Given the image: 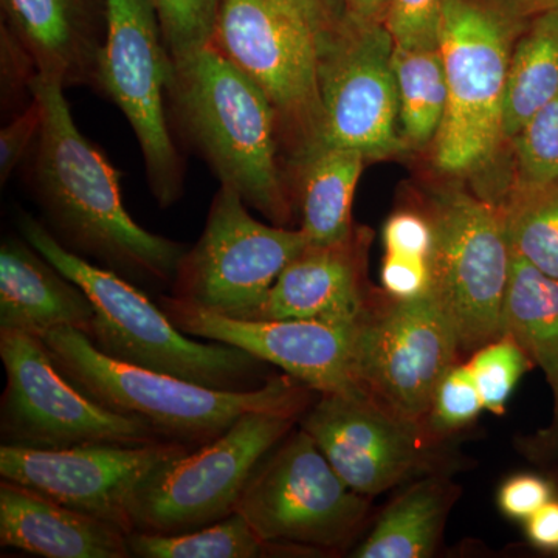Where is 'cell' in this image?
Wrapping results in <instances>:
<instances>
[{"label": "cell", "mask_w": 558, "mask_h": 558, "mask_svg": "<svg viewBox=\"0 0 558 558\" xmlns=\"http://www.w3.org/2000/svg\"><path fill=\"white\" fill-rule=\"evenodd\" d=\"M64 89L39 75L31 83L43 112L32 186L47 229L70 252L120 277L172 284L189 247L132 219L121 197L119 172L76 128Z\"/></svg>", "instance_id": "1"}, {"label": "cell", "mask_w": 558, "mask_h": 558, "mask_svg": "<svg viewBox=\"0 0 558 558\" xmlns=\"http://www.w3.org/2000/svg\"><path fill=\"white\" fill-rule=\"evenodd\" d=\"M171 121L250 208L289 227L295 201L281 163L277 112L264 92L211 46L171 60Z\"/></svg>", "instance_id": "2"}, {"label": "cell", "mask_w": 558, "mask_h": 558, "mask_svg": "<svg viewBox=\"0 0 558 558\" xmlns=\"http://www.w3.org/2000/svg\"><path fill=\"white\" fill-rule=\"evenodd\" d=\"M40 339L58 371L87 398L146 422L161 439L190 449L219 438L245 414L299 417L310 409V388L290 376L245 391H226L106 357L78 329L49 330Z\"/></svg>", "instance_id": "3"}, {"label": "cell", "mask_w": 558, "mask_h": 558, "mask_svg": "<svg viewBox=\"0 0 558 558\" xmlns=\"http://www.w3.org/2000/svg\"><path fill=\"white\" fill-rule=\"evenodd\" d=\"M16 222L22 238L89 296L95 317L86 336L106 357L226 391L260 387L253 385L264 363L259 359L218 341L191 340L142 290L70 252L46 223L25 211L17 213Z\"/></svg>", "instance_id": "4"}, {"label": "cell", "mask_w": 558, "mask_h": 558, "mask_svg": "<svg viewBox=\"0 0 558 558\" xmlns=\"http://www.w3.org/2000/svg\"><path fill=\"white\" fill-rule=\"evenodd\" d=\"M527 24L488 0H446L439 49L447 108L435 140V165L444 174L480 171L506 142L510 57Z\"/></svg>", "instance_id": "5"}, {"label": "cell", "mask_w": 558, "mask_h": 558, "mask_svg": "<svg viewBox=\"0 0 558 558\" xmlns=\"http://www.w3.org/2000/svg\"><path fill=\"white\" fill-rule=\"evenodd\" d=\"M209 46L269 98L289 163L319 145L317 40L290 0H220Z\"/></svg>", "instance_id": "6"}, {"label": "cell", "mask_w": 558, "mask_h": 558, "mask_svg": "<svg viewBox=\"0 0 558 558\" xmlns=\"http://www.w3.org/2000/svg\"><path fill=\"white\" fill-rule=\"evenodd\" d=\"M295 418L248 413L219 438L161 462L132 492L131 531L183 534L236 512L253 470L292 432Z\"/></svg>", "instance_id": "7"}, {"label": "cell", "mask_w": 558, "mask_h": 558, "mask_svg": "<svg viewBox=\"0 0 558 558\" xmlns=\"http://www.w3.org/2000/svg\"><path fill=\"white\" fill-rule=\"evenodd\" d=\"M368 510L303 428L260 459L236 506L260 538L301 550L343 549Z\"/></svg>", "instance_id": "8"}, {"label": "cell", "mask_w": 558, "mask_h": 558, "mask_svg": "<svg viewBox=\"0 0 558 558\" xmlns=\"http://www.w3.org/2000/svg\"><path fill=\"white\" fill-rule=\"evenodd\" d=\"M307 245L303 231L259 222L240 193L220 185L199 241L180 260L171 296L222 317L256 319L281 271Z\"/></svg>", "instance_id": "9"}, {"label": "cell", "mask_w": 558, "mask_h": 558, "mask_svg": "<svg viewBox=\"0 0 558 558\" xmlns=\"http://www.w3.org/2000/svg\"><path fill=\"white\" fill-rule=\"evenodd\" d=\"M428 216L435 229L433 292L457 328L461 351L475 352L501 337L512 256L505 208L450 186L435 194Z\"/></svg>", "instance_id": "10"}, {"label": "cell", "mask_w": 558, "mask_h": 558, "mask_svg": "<svg viewBox=\"0 0 558 558\" xmlns=\"http://www.w3.org/2000/svg\"><path fill=\"white\" fill-rule=\"evenodd\" d=\"M106 39L98 92L137 137L154 199L171 207L183 194L180 159L165 109L171 58L153 0H105Z\"/></svg>", "instance_id": "11"}, {"label": "cell", "mask_w": 558, "mask_h": 558, "mask_svg": "<svg viewBox=\"0 0 558 558\" xmlns=\"http://www.w3.org/2000/svg\"><path fill=\"white\" fill-rule=\"evenodd\" d=\"M369 295L355 325L359 387L399 416L424 424L461 343L435 292L413 300Z\"/></svg>", "instance_id": "12"}, {"label": "cell", "mask_w": 558, "mask_h": 558, "mask_svg": "<svg viewBox=\"0 0 558 558\" xmlns=\"http://www.w3.org/2000/svg\"><path fill=\"white\" fill-rule=\"evenodd\" d=\"M7 387L0 405L3 446L68 449L83 444L161 442L146 422L106 410L58 371L38 336L0 330Z\"/></svg>", "instance_id": "13"}, {"label": "cell", "mask_w": 558, "mask_h": 558, "mask_svg": "<svg viewBox=\"0 0 558 558\" xmlns=\"http://www.w3.org/2000/svg\"><path fill=\"white\" fill-rule=\"evenodd\" d=\"M322 100L319 145L385 159L405 149L400 135L395 40L384 22L349 17L317 40Z\"/></svg>", "instance_id": "14"}, {"label": "cell", "mask_w": 558, "mask_h": 558, "mask_svg": "<svg viewBox=\"0 0 558 558\" xmlns=\"http://www.w3.org/2000/svg\"><path fill=\"white\" fill-rule=\"evenodd\" d=\"M186 450L190 447L168 440L140 446L83 444L68 449L2 444L0 476L131 534L132 492L157 465Z\"/></svg>", "instance_id": "15"}, {"label": "cell", "mask_w": 558, "mask_h": 558, "mask_svg": "<svg viewBox=\"0 0 558 558\" xmlns=\"http://www.w3.org/2000/svg\"><path fill=\"white\" fill-rule=\"evenodd\" d=\"M301 428L329 464L363 497L384 494L429 465L432 435L366 392L319 395L301 414Z\"/></svg>", "instance_id": "16"}, {"label": "cell", "mask_w": 558, "mask_h": 558, "mask_svg": "<svg viewBox=\"0 0 558 558\" xmlns=\"http://www.w3.org/2000/svg\"><path fill=\"white\" fill-rule=\"evenodd\" d=\"M160 307L186 336L240 348L319 395L362 391L355 376L357 319L229 318L174 296H163Z\"/></svg>", "instance_id": "17"}, {"label": "cell", "mask_w": 558, "mask_h": 558, "mask_svg": "<svg viewBox=\"0 0 558 558\" xmlns=\"http://www.w3.org/2000/svg\"><path fill=\"white\" fill-rule=\"evenodd\" d=\"M7 28L31 54L39 76L98 90L106 31L87 0H2Z\"/></svg>", "instance_id": "18"}, {"label": "cell", "mask_w": 558, "mask_h": 558, "mask_svg": "<svg viewBox=\"0 0 558 558\" xmlns=\"http://www.w3.org/2000/svg\"><path fill=\"white\" fill-rule=\"evenodd\" d=\"M371 293L363 278V238L307 245L279 275L256 319L352 322Z\"/></svg>", "instance_id": "19"}, {"label": "cell", "mask_w": 558, "mask_h": 558, "mask_svg": "<svg viewBox=\"0 0 558 558\" xmlns=\"http://www.w3.org/2000/svg\"><path fill=\"white\" fill-rule=\"evenodd\" d=\"M126 532L11 481L0 483V545L46 558H130Z\"/></svg>", "instance_id": "20"}, {"label": "cell", "mask_w": 558, "mask_h": 558, "mask_svg": "<svg viewBox=\"0 0 558 558\" xmlns=\"http://www.w3.org/2000/svg\"><path fill=\"white\" fill-rule=\"evenodd\" d=\"M94 304L25 238H7L0 247V330L44 336L73 328L89 332Z\"/></svg>", "instance_id": "21"}, {"label": "cell", "mask_w": 558, "mask_h": 558, "mask_svg": "<svg viewBox=\"0 0 558 558\" xmlns=\"http://www.w3.org/2000/svg\"><path fill=\"white\" fill-rule=\"evenodd\" d=\"M366 160L359 150L318 145L290 161L300 230L310 245L339 244L354 234L352 202Z\"/></svg>", "instance_id": "22"}, {"label": "cell", "mask_w": 558, "mask_h": 558, "mask_svg": "<svg viewBox=\"0 0 558 558\" xmlns=\"http://www.w3.org/2000/svg\"><path fill=\"white\" fill-rule=\"evenodd\" d=\"M453 502L454 486L450 481L442 476L417 481L384 510L352 557H432Z\"/></svg>", "instance_id": "23"}, {"label": "cell", "mask_w": 558, "mask_h": 558, "mask_svg": "<svg viewBox=\"0 0 558 558\" xmlns=\"http://www.w3.org/2000/svg\"><path fill=\"white\" fill-rule=\"evenodd\" d=\"M523 348L558 391V278L550 277L519 253L510 256L508 289L501 311V337Z\"/></svg>", "instance_id": "24"}, {"label": "cell", "mask_w": 558, "mask_h": 558, "mask_svg": "<svg viewBox=\"0 0 558 558\" xmlns=\"http://www.w3.org/2000/svg\"><path fill=\"white\" fill-rule=\"evenodd\" d=\"M558 94V9L529 22L510 57L502 131L506 142Z\"/></svg>", "instance_id": "25"}, {"label": "cell", "mask_w": 558, "mask_h": 558, "mask_svg": "<svg viewBox=\"0 0 558 558\" xmlns=\"http://www.w3.org/2000/svg\"><path fill=\"white\" fill-rule=\"evenodd\" d=\"M400 135L405 148H427L438 137L447 108V80L440 49L405 50L395 46Z\"/></svg>", "instance_id": "26"}, {"label": "cell", "mask_w": 558, "mask_h": 558, "mask_svg": "<svg viewBox=\"0 0 558 558\" xmlns=\"http://www.w3.org/2000/svg\"><path fill=\"white\" fill-rule=\"evenodd\" d=\"M128 545L132 557L140 558H258L270 556V550L293 549L260 538L240 512L183 534L131 532Z\"/></svg>", "instance_id": "27"}, {"label": "cell", "mask_w": 558, "mask_h": 558, "mask_svg": "<svg viewBox=\"0 0 558 558\" xmlns=\"http://www.w3.org/2000/svg\"><path fill=\"white\" fill-rule=\"evenodd\" d=\"M502 208L510 248L558 278V179L538 189L510 191Z\"/></svg>", "instance_id": "28"}, {"label": "cell", "mask_w": 558, "mask_h": 558, "mask_svg": "<svg viewBox=\"0 0 558 558\" xmlns=\"http://www.w3.org/2000/svg\"><path fill=\"white\" fill-rule=\"evenodd\" d=\"M509 145L513 180L508 194L538 189L558 179V94L527 120Z\"/></svg>", "instance_id": "29"}, {"label": "cell", "mask_w": 558, "mask_h": 558, "mask_svg": "<svg viewBox=\"0 0 558 558\" xmlns=\"http://www.w3.org/2000/svg\"><path fill=\"white\" fill-rule=\"evenodd\" d=\"M468 365L483 398L484 410L501 416L517 384L534 363L517 341L502 336L476 349Z\"/></svg>", "instance_id": "30"}, {"label": "cell", "mask_w": 558, "mask_h": 558, "mask_svg": "<svg viewBox=\"0 0 558 558\" xmlns=\"http://www.w3.org/2000/svg\"><path fill=\"white\" fill-rule=\"evenodd\" d=\"M171 60L209 46L220 0H153Z\"/></svg>", "instance_id": "31"}, {"label": "cell", "mask_w": 558, "mask_h": 558, "mask_svg": "<svg viewBox=\"0 0 558 558\" xmlns=\"http://www.w3.org/2000/svg\"><path fill=\"white\" fill-rule=\"evenodd\" d=\"M484 410L483 398L469 365L451 366L440 380L424 427L435 439L465 428Z\"/></svg>", "instance_id": "32"}, {"label": "cell", "mask_w": 558, "mask_h": 558, "mask_svg": "<svg viewBox=\"0 0 558 558\" xmlns=\"http://www.w3.org/2000/svg\"><path fill=\"white\" fill-rule=\"evenodd\" d=\"M446 0H388L384 24L395 46L435 50L440 46Z\"/></svg>", "instance_id": "33"}, {"label": "cell", "mask_w": 558, "mask_h": 558, "mask_svg": "<svg viewBox=\"0 0 558 558\" xmlns=\"http://www.w3.org/2000/svg\"><path fill=\"white\" fill-rule=\"evenodd\" d=\"M381 240L387 253L432 260L435 229L428 215L399 211L385 222Z\"/></svg>", "instance_id": "34"}, {"label": "cell", "mask_w": 558, "mask_h": 558, "mask_svg": "<svg viewBox=\"0 0 558 558\" xmlns=\"http://www.w3.org/2000/svg\"><path fill=\"white\" fill-rule=\"evenodd\" d=\"M381 288L398 300H413L433 290L432 260L385 253L380 270Z\"/></svg>", "instance_id": "35"}, {"label": "cell", "mask_w": 558, "mask_h": 558, "mask_svg": "<svg viewBox=\"0 0 558 558\" xmlns=\"http://www.w3.org/2000/svg\"><path fill=\"white\" fill-rule=\"evenodd\" d=\"M554 497V487L543 476L521 473L502 483L498 508L508 519L526 521Z\"/></svg>", "instance_id": "36"}, {"label": "cell", "mask_w": 558, "mask_h": 558, "mask_svg": "<svg viewBox=\"0 0 558 558\" xmlns=\"http://www.w3.org/2000/svg\"><path fill=\"white\" fill-rule=\"evenodd\" d=\"M43 123L39 102L32 97L31 105L21 116L10 121L0 132V180L5 183L27 156L33 140L38 138Z\"/></svg>", "instance_id": "37"}, {"label": "cell", "mask_w": 558, "mask_h": 558, "mask_svg": "<svg viewBox=\"0 0 558 558\" xmlns=\"http://www.w3.org/2000/svg\"><path fill=\"white\" fill-rule=\"evenodd\" d=\"M0 58H2V101L10 102L22 97L25 92L31 94L32 80L38 75L31 54L14 38L13 33L3 25L0 38Z\"/></svg>", "instance_id": "38"}, {"label": "cell", "mask_w": 558, "mask_h": 558, "mask_svg": "<svg viewBox=\"0 0 558 558\" xmlns=\"http://www.w3.org/2000/svg\"><path fill=\"white\" fill-rule=\"evenodd\" d=\"M310 22L315 40L333 35L347 24L349 14L343 0H290Z\"/></svg>", "instance_id": "39"}, {"label": "cell", "mask_w": 558, "mask_h": 558, "mask_svg": "<svg viewBox=\"0 0 558 558\" xmlns=\"http://www.w3.org/2000/svg\"><path fill=\"white\" fill-rule=\"evenodd\" d=\"M526 523L529 542L535 548L558 553V501L550 499Z\"/></svg>", "instance_id": "40"}, {"label": "cell", "mask_w": 558, "mask_h": 558, "mask_svg": "<svg viewBox=\"0 0 558 558\" xmlns=\"http://www.w3.org/2000/svg\"><path fill=\"white\" fill-rule=\"evenodd\" d=\"M517 20L531 22L545 11L558 9V0H488Z\"/></svg>", "instance_id": "41"}, {"label": "cell", "mask_w": 558, "mask_h": 558, "mask_svg": "<svg viewBox=\"0 0 558 558\" xmlns=\"http://www.w3.org/2000/svg\"><path fill=\"white\" fill-rule=\"evenodd\" d=\"M349 17L363 22H384L388 0H343Z\"/></svg>", "instance_id": "42"}, {"label": "cell", "mask_w": 558, "mask_h": 558, "mask_svg": "<svg viewBox=\"0 0 558 558\" xmlns=\"http://www.w3.org/2000/svg\"><path fill=\"white\" fill-rule=\"evenodd\" d=\"M554 399H556V411H554V424L550 427L548 435L550 442L558 444V391L554 395Z\"/></svg>", "instance_id": "43"}]
</instances>
